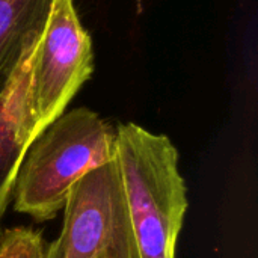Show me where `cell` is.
<instances>
[{"label":"cell","instance_id":"6da1fadb","mask_svg":"<svg viewBox=\"0 0 258 258\" xmlns=\"http://www.w3.org/2000/svg\"><path fill=\"white\" fill-rule=\"evenodd\" d=\"M116 157V125L88 107L63 112L27 147L14 186V209L38 222L63 210L74 184Z\"/></svg>","mask_w":258,"mask_h":258},{"label":"cell","instance_id":"7a4b0ae2","mask_svg":"<svg viewBox=\"0 0 258 258\" xmlns=\"http://www.w3.org/2000/svg\"><path fill=\"white\" fill-rule=\"evenodd\" d=\"M116 162L139 258H175L187 209L177 148L165 135L118 124Z\"/></svg>","mask_w":258,"mask_h":258},{"label":"cell","instance_id":"3957f363","mask_svg":"<svg viewBox=\"0 0 258 258\" xmlns=\"http://www.w3.org/2000/svg\"><path fill=\"white\" fill-rule=\"evenodd\" d=\"M92 70V41L79 20L74 0H53L29 73L26 92L29 144L65 112Z\"/></svg>","mask_w":258,"mask_h":258},{"label":"cell","instance_id":"277c9868","mask_svg":"<svg viewBox=\"0 0 258 258\" xmlns=\"http://www.w3.org/2000/svg\"><path fill=\"white\" fill-rule=\"evenodd\" d=\"M47 258H139L116 157L74 184Z\"/></svg>","mask_w":258,"mask_h":258},{"label":"cell","instance_id":"5b68a950","mask_svg":"<svg viewBox=\"0 0 258 258\" xmlns=\"http://www.w3.org/2000/svg\"><path fill=\"white\" fill-rule=\"evenodd\" d=\"M53 0H0V103L45 29Z\"/></svg>","mask_w":258,"mask_h":258},{"label":"cell","instance_id":"8992f818","mask_svg":"<svg viewBox=\"0 0 258 258\" xmlns=\"http://www.w3.org/2000/svg\"><path fill=\"white\" fill-rule=\"evenodd\" d=\"M33 53L35 48L21 62L9 94L0 103V222L14 198L17 172L29 147L26 138V92Z\"/></svg>","mask_w":258,"mask_h":258},{"label":"cell","instance_id":"52a82bcc","mask_svg":"<svg viewBox=\"0 0 258 258\" xmlns=\"http://www.w3.org/2000/svg\"><path fill=\"white\" fill-rule=\"evenodd\" d=\"M48 243L42 234L27 227H15L0 234V258H47Z\"/></svg>","mask_w":258,"mask_h":258}]
</instances>
